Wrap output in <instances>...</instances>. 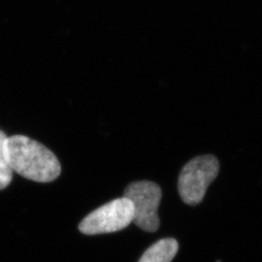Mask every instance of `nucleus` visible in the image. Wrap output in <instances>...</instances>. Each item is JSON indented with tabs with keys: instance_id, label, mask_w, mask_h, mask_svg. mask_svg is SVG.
<instances>
[{
	"instance_id": "nucleus-7",
	"label": "nucleus",
	"mask_w": 262,
	"mask_h": 262,
	"mask_svg": "<svg viewBox=\"0 0 262 262\" xmlns=\"http://www.w3.org/2000/svg\"><path fill=\"white\" fill-rule=\"evenodd\" d=\"M217 262H221V261H217Z\"/></svg>"
},
{
	"instance_id": "nucleus-6",
	"label": "nucleus",
	"mask_w": 262,
	"mask_h": 262,
	"mask_svg": "<svg viewBox=\"0 0 262 262\" xmlns=\"http://www.w3.org/2000/svg\"><path fill=\"white\" fill-rule=\"evenodd\" d=\"M7 138V135L0 130V190L8 187L13 179V170L10 166L6 151Z\"/></svg>"
},
{
	"instance_id": "nucleus-4",
	"label": "nucleus",
	"mask_w": 262,
	"mask_h": 262,
	"mask_svg": "<svg viewBox=\"0 0 262 262\" xmlns=\"http://www.w3.org/2000/svg\"><path fill=\"white\" fill-rule=\"evenodd\" d=\"M123 196L128 198L133 205L135 225L148 232L159 229L158 210L162 196L159 185L150 181L134 182L125 188Z\"/></svg>"
},
{
	"instance_id": "nucleus-1",
	"label": "nucleus",
	"mask_w": 262,
	"mask_h": 262,
	"mask_svg": "<svg viewBox=\"0 0 262 262\" xmlns=\"http://www.w3.org/2000/svg\"><path fill=\"white\" fill-rule=\"evenodd\" d=\"M6 151L13 172L24 178L38 183H50L58 178L61 173V165L55 154L28 136L8 137Z\"/></svg>"
},
{
	"instance_id": "nucleus-2",
	"label": "nucleus",
	"mask_w": 262,
	"mask_h": 262,
	"mask_svg": "<svg viewBox=\"0 0 262 262\" xmlns=\"http://www.w3.org/2000/svg\"><path fill=\"white\" fill-rule=\"evenodd\" d=\"M219 172L220 162L213 155H203L189 160L179 177V193L183 201L191 206L199 204Z\"/></svg>"
},
{
	"instance_id": "nucleus-3",
	"label": "nucleus",
	"mask_w": 262,
	"mask_h": 262,
	"mask_svg": "<svg viewBox=\"0 0 262 262\" xmlns=\"http://www.w3.org/2000/svg\"><path fill=\"white\" fill-rule=\"evenodd\" d=\"M134 209L126 197L114 199L97 208L80 223L79 229L86 235L105 234L120 231L133 223Z\"/></svg>"
},
{
	"instance_id": "nucleus-5",
	"label": "nucleus",
	"mask_w": 262,
	"mask_h": 262,
	"mask_svg": "<svg viewBox=\"0 0 262 262\" xmlns=\"http://www.w3.org/2000/svg\"><path fill=\"white\" fill-rule=\"evenodd\" d=\"M179 244L174 238H164L151 245L138 262H171L178 253Z\"/></svg>"
}]
</instances>
